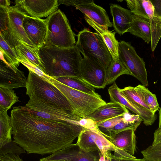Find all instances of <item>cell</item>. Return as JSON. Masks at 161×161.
<instances>
[{
	"instance_id": "obj_1",
	"label": "cell",
	"mask_w": 161,
	"mask_h": 161,
	"mask_svg": "<svg viewBox=\"0 0 161 161\" xmlns=\"http://www.w3.org/2000/svg\"><path fill=\"white\" fill-rule=\"evenodd\" d=\"M10 117L13 140L28 154H51L72 144L85 129L71 121L36 116L24 106L14 107Z\"/></svg>"
},
{
	"instance_id": "obj_2",
	"label": "cell",
	"mask_w": 161,
	"mask_h": 161,
	"mask_svg": "<svg viewBox=\"0 0 161 161\" xmlns=\"http://www.w3.org/2000/svg\"><path fill=\"white\" fill-rule=\"evenodd\" d=\"M26 94L29 98L26 108L44 112L79 124L80 117L63 93L56 86L31 70Z\"/></svg>"
},
{
	"instance_id": "obj_3",
	"label": "cell",
	"mask_w": 161,
	"mask_h": 161,
	"mask_svg": "<svg viewBox=\"0 0 161 161\" xmlns=\"http://www.w3.org/2000/svg\"><path fill=\"white\" fill-rule=\"evenodd\" d=\"M44 73L52 78L80 77L83 58L77 47L62 48L43 46L38 48Z\"/></svg>"
},
{
	"instance_id": "obj_4",
	"label": "cell",
	"mask_w": 161,
	"mask_h": 161,
	"mask_svg": "<svg viewBox=\"0 0 161 161\" xmlns=\"http://www.w3.org/2000/svg\"><path fill=\"white\" fill-rule=\"evenodd\" d=\"M45 19L47 33L43 46L67 48L75 45V35L63 12L58 9Z\"/></svg>"
},
{
	"instance_id": "obj_5",
	"label": "cell",
	"mask_w": 161,
	"mask_h": 161,
	"mask_svg": "<svg viewBox=\"0 0 161 161\" xmlns=\"http://www.w3.org/2000/svg\"><path fill=\"white\" fill-rule=\"evenodd\" d=\"M77 36L75 46L83 56L93 58L106 70L113 59L102 37L96 32L86 28L79 32Z\"/></svg>"
},
{
	"instance_id": "obj_6",
	"label": "cell",
	"mask_w": 161,
	"mask_h": 161,
	"mask_svg": "<svg viewBox=\"0 0 161 161\" xmlns=\"http://www.w3.org/2000/svg\"><path fill=\"white\" fill-rule=\"evenodd\" d=\"M49 81L67 97L78 116L82 118L90 114L106 103L101 97L79 91L51 78Z\"/></svg>"
},
{
	"instance_id": "obj_7",
	"label": "cell",
	"mask_w": 161,
	"mask_h": 161,
	"mask_svg": "<svg viewBox=\"0 0 161 161\" xmlns=\"http://www.w3.org/2000/svg\"><path fill=\"white\" fill-rule=\"evenodd\" d=\"M119 58L134 76L146 87L148 86L145 63L131 44L124 41L119 42Z\"/></svg>"
},
{
	"instance_id": "obj_8",
	"label": "cell",
	"mask_w": 161,
	"mask_h": 161,
	"mask_svg": "<svg viewBox=\"0 0 161 161\" xmlns=\"http://www.w3.org/2000/svg\"><path fill=\"white\" fill-rule=\"evenodd\" d=\"M12 7L25 16L40 18L48 16L58 10V0H17Z\"/></svg>"
},
{
	"instance_id": "obj_9",
	"label": "cell",
	"mask_w": 161,
	"mask_h": 161,
	"mask_svg": "<svg viewBox=\"0 0 161 161\" xmlns=\"http://www.w3.org/2000/svg\"><path fill=\"white\" fill-rule=\"evenodd\" d=\"M58 4L72 6L97 24L107 28L113 26L107 12L92 0H59Z\"/></svg>"
},
{
	"instance_id": "obj_10",
	"label": "cell",
	"mask_w": 161,
	"mask_h": 161,
	"mask_svg": "<svg viewBox=\"0 0 161 161\" xmlns=\"http://www.w3.org/2000/svg\"><path fill=\"white\" fill-rule=\"evenodd\" d=\"M106 70L91 57L83 56L80 66V78L94 88H104Z\"/></svg>"
},
{
	"instance_id": "obj_11",
	"label": "cell",
	"mask_w": 161,
	"mask_h": 161,
	"mask_svg": "<svg viewBox=\"0 0 161 161\" xmlns=\"http://www.w3.org/2000/svg\"><path fill=\"white\" fill-rule=\"evenodd\" d=\"M94 153L85 152L76 144L72 143L39 161H99V157Z\"/></svg>"
},
{
	"instance_id": "obj_12",
	"label": "cell",
	"mask_w": 161,
	"mask_h": 161,
	"mask_svg": "<svg viewBox=\"0 0 161 161\" xmlns=\"http://www.w3.org/2000/svg\"><path fill=\"white\" fill-rule=\"evenodd\" d=\"M23 24L25 33L33 45L37 47L43 46L47 33L46 19L26 16Z\"/></svg>"
},
{
	"instance_id": "obj_13",
	"label": "cell",
	"mask_w": 161,
	"mask_h": 161,
	"mask_svg": "<svg viewBox=\"0 0 161 161\" xmlns=\"http://www.w3.org/2000/svg\"><path fill=\"white\" fill-rule=\"evenodd\" d=\"M27 80L23 71L18 68L14 69L7 63L0 59V86L11 89L25 87Z\"/></svg>"
},
{
	"instance_id": "obj_14",
	"label": "cell",
	"mask_w": 161,
	"mask_h": 161,
	"mask_svg": "<svg viewBox=\"0 0 161 161\" xmlns=\"http://www.w3.org/2000/svg\"><path fill=\"white\" fill-rule=\"evenodd\" d=\"M128 112V110L123 105L119 103L110 102L101 106L86 117L92 119L97 125Z\"/></svg>"
},
{
	"instance_id": "obj_15",
	"label": "cell",
	"mask_w": 161,
	"mask_h": 161,
	"mask_svg": "<svg viewBox=\"0 0 161 161\" xmlns=\"http://www.w3.org/2000/svg\"><path fill=\"white\" fill-rule=\"evenodd\" d=\"M110 8L115 31L120 35L127 32L131 26L132 13L116 4H110Z\"/></svg>"
},
{
	"instance_id": "obj_16",
	"label": "cell",
	"mask_w": 161,
	"mask_h": 161,
	"mask_svg": "<svg viewBox=\"0 0 161 161\" xmlns=\"http://www.w3.org/2000/svg\"><path fill=\"white\" fill-rule=\"evenodd\" d=\"M8 12L10 29L14 36L18 40L35 47L28 38L24 29L23 20L26 16L12 6L8 8Z\"/></svg>"
},
{
	"instance_id": "obj_17",
	"label": "cell",
	"mask_w": 161,
	"mask_h": 161,
	"mask_svg": "<svg viewBox=\"0 0 161 161\" xmlns=\"http://www.w3.org/2000/svg\"><path fill=\"white\" fill-rule=\"evenodd\" d=\"M84 19L86 23L96 31L103 38L107 46L113 59L119 58V42L115 37L116 32H113L108 28L98 25L87 16Z\"/></svg>"
},
{
	"instance_id": "obj_18",
	"label": "cell",
	"mask_w": 161,
	"mask_h": 161,
	"mask_svg": "<svg viewBox=\"0 0 161 161\" xmlns=\"http://www.w3.org/2000/svg\"><path fill=\"white\" fill-rule=\"evenodd\" d=\"M135 131L133 129H129L112 137H105L116 147L133 156L136 151Z\"/></svg>"
},
{
	"instance_id": "obj_19",
	"label": "cell",
	"mask_w": 161,
	"mask_h": 161,
	"mask_svg": "<svg viewBox=\"0 0 161 161\" xmlns=\"http://www.w3.org/2000/svg\"><path fill=\"white\" fill-rule=\"evenodd\" d=\"M38 48L20 41L14 47V49L20 62H23L31 64L44 73V68L39 56Z\"/></svg>"
},
{
	"instance_id": "obj_20",
	"label": "cell",
	"mask_w": 161,
	"mask_h": 161,
	"mask_svg": "<svg viewBox=\"0 0 161 161\" xmlns=\"http://www.w3.org/2000/svg\"><path fill=\"white\" fill-rule=\"evenodd\" d=\"M127 32L143 39L147 44L151 41L149 20L132 14L131 26Z\"/></svg>"
},
{
	"instance_id": "obj_21",
	"label": "cell",
	"mask_w": 161,
	"mask_h": 161,
	"mask_svg": "<svg viewBox=\"0 0 161 161\" xmlns=\"http://www.w3.org/2000/svg\"><path fill=\"white\" fill-rule=\"evenodd\" d=\"M97 129V127L91 130L84 129L81 132L75 143L80 149L88 153H94L98 150L95 142Z\"/></svg>"
},
{
	"instance_id": "obj_22",
	"label": "cell",
	"mask_w": 161,
	"mask_h": 161,
	"mask_svg": "<svg viewBox=\"0 0 161 161\" xmlns=\"http://www.w3.org/2000/svg\"><path fill=\"white\" fill-rule=\"evenodd\" d=\"M53 79L76 90L97 97H101L99 95L95 92L94 88L93 86L85 82L80 77H66Z\"/></svg>"
},
{
	"instance_id": "obj_23",
	"label": "cell",
	"mask_w": 161,
	"mask_h": 161,
	"mask_svg": "<svg viewBox=\"0 0 161 161\" xmlns=\"http://www.w3.org/2000/svg\"><path fill=\"white\" fill-rule=\"evenodd\" d=\"M123 75H131V74L119 58L113 59L106 70L104 87L115 82L116 79Z\"/></svg>"
},
{
	"instance_id": "obj_24",
	"label": "cell",
	"mask_w": 161,
	"mask_h": 161,
	"mask_svg": "<svg viewBox=\"0 0 161 161\" xmlns=\"http://www.w3.org/2000/svg\"><path fill=\"white\" fill-rule=\"evenodd\" d=\"M119 89L115 82L109 87L108 92L110 102L119 103L123 105L136 114L139 115L143 122H145L147 119L146 115L131 104L119 91Z\"/></svg>"
},
{
	"instance_id": "obj_25",
	"label": "cell",
	"mask_w": 161,
	"mask_h": 161,
	"mask_svg": "<svg viewBox=\"0 0 161 161\" xmlns=\"http://www.w3.org/2000/svg\"><path fill=\"white\" fill-rule=\"evenodd\" d=\"M11 118L7 111L0 109V148L12 141Z\"/></svg>"
},
{
	"instance_id": "obj_26",
	"label": "cell",
	"mask_w": 161,
	"mask_h": 161,
	"mask_svg": "<svg viewBox=\"0 0 161 161\" xmlns=\"http://www.w3.org/2000/svg\"><path fill=\"white\" fill-rule=\"evenodd\" d=\"M0 51L4 56L8 64L14 69L18 68L20 62L15 52L14 47L11 45L0 35Z\"/></svg>"
},
{
	"instance_id": "obj_27",
	"label": "cell",
	"mask_w": 161,
	"mask_h": 161,
	"mask_svg": "<svg viewBox=\"0 0 161 161\" xmlns=\"http://www.w3.org/2000/svg\"><path fill=\"white\" fill-rule=\"evenodd\" d=\"M119 91L130 103L150 110L145 102L140 91L136 86H129L122 89H119Z\"/></svg>"
},
{
	"instance_id": "obj_28",
	"label": "cell",
	"mask_w": 161,
	"mask_h": 161,
	"mask_svg": "<svg viewBox=\"0 0 161 161\" xmlns=\"http://www.w3.org/2000/svg\"><path fill=\"white\" fill-rule=\"evenodd\" d=\"M19 102V97L13 89L0 86V109L7 111L13 104Z\"/></svg>"
},
{
	"instance_id": "obj_29",
	"label": "cell",
	"mask_w": 161,
	"mask_h": 161,
	"mask_svg": "<svg viewBox=\"0 0 161 161\" xmlns=\"http://www.w3.org/2000/svg\"><path fill=\"white\" fill-rule=\"evenodd\" d=\"M149 20L151 34V49L152 51L153 52L161 37V17L155 11L153 19Z\"/></svg>"
},
{
	"instance_id": "obj_30",
	"label": "cell",
	"mask_w": 161,
	"mask_h": 161,
	"mask_svg": "<svg viewBox=\"0 0 161 161\" xmlns=\"http://www.w3.org/2000/svg\"><path fill=\"white\" fill-rule=\"evenodd\" d=\"M136 87L140 91L144 100L149 110L155 114L159 108L156 95L142 85H139Z\"/></svg>"
},
{
	"instance_id": "obj_31",
	"label": "cell",
	"mask_w": 161,
	"mask_h": 161,
	"mask_svg": "<svg viewBox=\"0 0 161 161\" xmlns=\"http://www.w3.org/2000/svg\"><path fill=\"white\" fill-rule=\"evenodd\" d=\"M95 142L98 150L105 158L108 152L114 151L115 150V146L113 145L98 129L96 139Z\"/></svg>"
},
{
	"instance_id": "obj_32",
	"label": "cell",
	"mask_w": 161,
	"mask_h": 161,
	"mask_svg": "<svg viewBox=\"0 0 161 161\" xmlns=\"http://www.w3.org/2000/svg\"><path fill=\"white\" fill-rule=\"evenodd\" d=\"M141 153L145 161H161V142L149 146Z\"/></svg>"
},
{
	"instance_id": "obj_33",
	"label": "cell",
	"mask_w": 161,
	"mask_h": 161,
	"mask_svg": "<svg viewBox=\"0 0 161 161\" xmlns=\"http://www.w3.org/2000/svg\"><path fill=\"white\" fill-rule=\"evenodd\" d=\"M140 123H131L125 121L123 119L116 124L110 130L108 136H104L106 137H112L118 133L129 129L136 130L140 125Z\"/></svg>"
},
{
	"instance_id": "obj_34",
	"label": "cell",
	"mask_w": 161,
	"mask_h": 161,
	"mask_svg": "<svg viewBox=\"0 0 161 161\" xmlns=\"http://www.w3.org/2000/svg\"><path fill=\"white\" fill-rule=\"evenodd\" d=\"M124 115L107 120L97 125V127L103 135L108 136L111 129L123 119Z\"/></svg>"
},
{
	"instance_id": "obj_35",
	"label": "cell",
	"mask_w": 161,
	"mask_h": 161,
	"mask_svg": "<svg viewBox=\"0 0 161 161\" xmlns=\"http://www.w3.org/2000/svg\"><path fill=\"white\" fill-rule=\"evenodd\" d=\"M25 151L13 140L0 148V157L5 154L12 153L19 155L25 153Z\"/></svg>"
},
{
	"instance_id": "obj_36",
	"label": "cell",
	"mask_w": 161,
	"mask_h": 161,
	"mask_svg": "<svg viewBox=\"0 0 161 161\" xmlns=\"http://www.w3.org/2000/svg\"><path fill=\"white\" fill-rule=\"evenodd\" d=\"M128 7L132 14L149 19L142 5L141 0H125Z\"/></svg>"
},
{
	"instance_id": "obj_37",
	"label": "cell",
	"mask_w": 161,
	"mask_h": 161,
	"mask_svg": "<svg viewBox=\"0 0 161 161\" xmlns=\"http://www.w3.org/2000/svg\"><path fill=\"white\" fill-rule=\"evenodd\" d=\"M114 154H111V161H145L143 158L137 159L122 150L115 147Z\"/></svg>"
},
{
	"instance_id": "obj_38",
	"label": "cell",
	"mask_w": 161,
	"mask_h": 161,
	"mask_svg": "<svg viewBox=\"0 0 161 161\" xmlns=\"http://www.w3.org/2000/svg\"><path fill=\"white\" fill-rule=\"evenodd\" d=\"M141 2L145 12L149 20L152 19L154 15L155 10L151 0H141Z\"/></svg>"
},
{
	"instance_id": "obj_39",
	"label": "cell",
	"mask_w": 161,
	"mask_h": 161,
	"mask_svg": "<svg viewBox=\"0 0 161 161\" xmlns=\"http://www.w3.org/2000/svg\"><path fill=\"white\" fill-rule=\"evenodd\" d=\"M80 125L87 129H93L97 128L95 122L91 119L85 117L82 118L79 122Z\"/></svg>"
},
{
	"instance_id": "obj_40",
	"label": "cell",
	"mask_w": 161,
	"mask_h": 161,
	"mask_svg": "<svg viewBox=\"0 0 161 161\" xmlns=\"http://www.w3.org/2000/svg\"><path fill=\"white\" fill-rule=\"evenodd\" d=\"M0 161H23L19 156L14 154H5L0 157Z\"/></svg>"
},
{
	"instance_id": "obj_41",
	"label": "cell",
	"mask_w": 161,
	"mask_h": 161,
	"mask_svg": "<svg viewBox=\"0 0 161 161\" xmlns=\"http://www.w3.org/2000/svg\"><path fill=\"white\" fill-rule=\"evenodd\" d=\"M156 13L161 17V0H151Z\"/></svg>"
},
{
	"instance_id": "obj_42",
	"label": "cell",
	"mask_w": 161,
	"mask_h": 161,
	"mask_svg": "<svg viewBox=\"0 0 161 161\" xmlns=\"http://www.w3.org/2000/svg\"><path fill=\"white\" fill-rule=\"evenodd\" d=\"M153 140L152 145L161 142V129H157L154 133Z\"/></svg>"
},
{
	"instance_id": "obj_43",
	"label": "cell",
	"mask_w": 161,
	"mask_h": 161,
	"mask_svg": "<svg viewBox=\"0 0 161 161\" xmlns=\"http://www.w3.org/2000/svg\"><path fill=\"white\" fill-rule=\"evenodd\" d=\"M10 1L8 0H0V6L4 8L10 7Z\"/></svg>"
},
{
	"instance_id": "obj_44",
	"label": "cell",
	"mask_w": 161,
	"mask_h": 161,
	"mask_svg": "<svg viewBox=\"0 0 161 161\" xmlns=\"http://www.w3.org/2000/svg\"><path fill=\"white\" fill-rule=\"evenodd\" d=\"M111 154L112 153L110 151L107 153L105 158L106 161H111Z\"/></svg>"
},
{
	"instance_id": "obj_45",
	"label": "cell",
	"mask_w": 161,
	"mask_h": 161,
	"mask_svg": "<svg viewBox=\"0 0 161 161\" xmlns=\"http://www.w3.org/2000/svg\"><path fill=\"white\" fill-rule=\"evenodd\" d=\"M158 129H161V107L159 110V123L158 128Z\"/></svg>"
}]
</instances>
